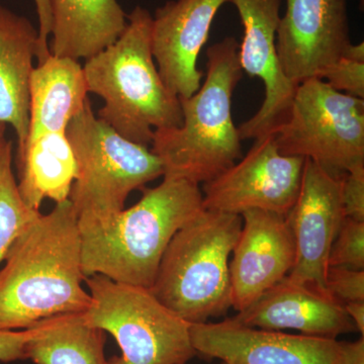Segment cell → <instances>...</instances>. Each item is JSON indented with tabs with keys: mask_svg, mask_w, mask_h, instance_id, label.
Masks as SVG:
<instances>
[{
	"mask_svg": "<svg viewBox=\"0 0 364 364\" xmlns=\"http://www.w3.org/2000/svg\"><path fill=\"white\" fill-rule=\"evenodd\" d=\"M350 44L347 0H287L277 50L282 71L294 85L318 78Z\"/></svg>",
	"mask_w": 364,
	"mask_h": 364,
	"instance_id": "cell-12",
	"label": "cell"
},
{
	"mask_svg": "<svg viewBox=\"0 0 364 364\" xmlns=\"http://www.w3.org/2000/svg\"><path fill=\"white\" fill-rule=\"evenodd\" d=\"M282 0H229L238 11L244 28L238 56L242 70L262 81L265 97L259 111L238 128L241 140L273 133L289 117L298 85L280 66L277 32Z\"/></svg>",
	"mask_w": 364,
	"mask_h": 364,
	"instance_id": "cell-10",
	"label": "cell"
},
{
	"mask_svg": "<svg viewBox=\"0 0 364 364\" xmlns=\"http://www.w3.org/2000/svg\"><path fill=\"white\" fill-rule=\"evenodd\" d=\"M345 218L364 222V162L352 166L341 179Z\"/></svg>",
	"mask_w": 364,
	"mask_h": 364,
	"instance_id": "cell-26",
	"label": "cell"
},
{
	"mask_svg": "<svg viewBox=\"0 0 364 364\" xmlns=\"http://www.w3.org/2000/svg\"><path fill=\"white\" fill-rule=\"evenodd\" d=\"M91 301L85 317L121 348L109 364H186L196 355L191 326L144 287L95 274L85 277Z\"/></svg>",
	"mask_w": 364,
	"mask_h": 364,
	"instance_id": "cell-7",
	"label": "cell"
},
{
	"mask_svg": "<svg viewBox=\"0 0 364 364\" xmlns=\"http://www.w3.org/2000/svg\"><path fill=\"white\" fill-rule=\"evenodd\" d=\"M87 95L82 65L77 60L50 55L35 66L26 143L46 134L66 132L72 117L85 107Z\"/></svg>",
	"mask_w": 364,
	"mask_h": 364,
	"instance_id": "cell-19",
	"label": "cell"
},
{
	"mask_svg": "<svg viewBox=\"0 0 364 364\" xmlns=\"http://www.w3.org/2000/svg\"><path fill=\"white\" fill-rule=\"evenodd\" d=\"M282 155L303 157L336 176L364 162V102L314 77L296 87L289 117L274 132Z\"/></svg>",
	"mask_w": 364,
	"mask_h": 364,
	"instance_id": "cell-8",
	"label": "cell"
},
{
	"mask_svg": "<svg viewBox=\"0 0 364 364\" xmlns=\"http://www.w3.org/2000/svg\"><path fill=\"white\" fill-rule=\"evenodd\" d=\"M28 330L0 329V363H9L23 360Z\"/></svg>",
	"mask_w": 364,
	"mask_h": 364,
	"instance_id": "cell-27",
	"label": "cell"
},
{
	"mask_svg": "<svg viewBox=\"0 0 364 364\" xmlns=\"http://www.w3.org/2000/svg\"><path fill=\"white\" fill-rule=\"evenodd\" d=\"M222 364H227V363H223Z\"/></svg>",
	"mask_w": 364,
	"mask_h": 364,
	"instance_id": "cell-33",
	"label": "cell"
},
{
	"mask_svg": "<svg viewBox=\"0 0 364 364\" xmlns=\"http://www.w3.org/2000/svg\"><path fill=\"white\" fill-rule=\"evenodd\" d=\"M6 124L0 123V149L4 147V144L6 143Z\"/></svg>",
	"mask_w": 364,
	"mask_h": 364,
	"instance_id": "cell-32",
	"label": "cell"
},
{
	"mask_svg": "<svg viewBox=\"0 0 364 364\" xmlns=\"http://www.w3.org/2000/svg\"><path fill=\"white\" fill-rule=\"evenodd\" d=\"M344 309L347 315L353 321L358 332L364 335V301H351L345 304Z\"/></svg>",
	"mask_w": 364,
	"mask_h": 364,
	"instance_id": "cell-30",
	"label": "cell"
},
{
	"mask_svg": "<svg viewBox=\"0 0 364 364\" xmlns=\"http://www.w3.org/2000/svg\"><path fill=\"white\" fill-rule=\"evenodd\" d=\"M52 56L90 59L114 44L128 26L117 0H50Z\"/></svg>",
	"mask_w": 364,
	"mask_h": 364,
	"instance_id": "cell-18",
	"label": "cell"
},
{
	"mask_svg": "<svg viewBox=\"0 0 364 364\" xmlns=\"http://www.w3.org/2000/svg\"><path fill=\"white\" fill-rule=\"evenodd\" d=\"M239 43L225 38L207 51V77L189 97H179L182 124L154 132L152 148L162 163L163 177L205 183L243 157L232 97L243 70Z\"/></svg>",
	"mask_w": 364,
	"mask_h": 364,
	"instance_id": "cell-3",
	"label": "cell"
},
{
	"mask_svg": "<svg viewBox=\"0 0 364 364\" xmlns=\"http://www.w3.org/2000/svg\"><path fill=\"white\" fill-rule=\"evenodd\" d=\"M66 136L77 166L69 200L80 233L109 227L132 191L163 176L159 158L100 119L90 100L69 122Z\"/></svg>",
	"mask_w": 364,
	"mask_h": 364,
	"instance_id": "cell-6",
	"label": "cell"
},
{
	"mask_svg": "<svg viewBox=\"0 0 364 364\" xmlns=\"http://www.w3.org/2000/svg\"><path fill=\"white\" fill-rule=\"evenodd\" d=\"M85 282L80 230L68 198L38 215L9 249L0 267V329L85 313L91 301Z\"/></svg>",
	"mask_w": 364,
	"mask_h": 364,
	"instance_id": "cell-1",
	"label": "cell"
},
{
	"mask_svg": "<svg viewBox=\"0 0 364 364\" xmlns=\"http://www.w3.org/2000/svg\"><path fill=\"white\" fill-rule=\"evenodd\" d=\"M39 51V31L0 4V123L11 124L21 152L30 123L31 79Z\"/></svg>",
	"mask_w": 364,
	"mask_h": 364,
	"instance_id": "cell-17",
	"label": "cell"
},
{
	"mask_svg": "<svg viewBox=\"0 0 364 364\" xmlns=\"http://www.w3.org/2000/svg\"><path fill=\"white\" fill-rule=\"evenodd\" d=\"M186 364H188V363H186Z\"/></svg>",
	"mask_w": 364,
	"mask_h": 364,
	"instance_id": "cell-34",
	"label": "cell"
},
{
	"mask_svg": "<svg viewBox=\"0 0 364 364\" xmlns=\"http://www.w3.org/2000/svg\"><path fill=\"white\" fill-rule=\"evenodd\" d=\"M305 158L279 152L274 134L255 139L251 149L203 186V208L241 215L261 210L287 215L298 198Z\"/></svg>",
	"mask_w": 364,
	"mask_h": 364,
	"instance_id": "cell-9",
	"label": "cell"
},
{
	"mask_svg": "<svg viewBox=\"0 0 364 364\" xmlns=\"http://www.w3.org/2000/svg\"><path fill=\"white\" fill-rule=\"evenodd\" d=\"M196 353L227 364H340L341 342L248 327L227 318L191 324Z\"/></svg>",
	"mask_w": 364,
	"mask_h": 364,
	"instance_id": "cell-13",
	"label": "cell"
},
{
	"mask_svg": "<svg viewBox=\"0 0 364 364\" xmlns=\"http://www.w3.org/2000/svg\"><path fill=\"white\" fill-rule=\"evenodd\" d=\"M329 267L364 270V222L345 218L330 249Z\"/></svg>",
	"mask_w": 364,
	"mask_h": 364,
	"instance_id": "cell-23",
	"label": "cell"
},
{
	"mask_svg": "<svg viewBox=\"0 0 364 364\" xmlns=\"http://www.w3.org/2000/svg\"><path fill=\"white\" fill-rule=\"evenodd\" d=\"M340 364H364V338L355 342H341Z\"/></svg>",
	"mask_w": 364,
	"mask_h": 364,
	"instance_id": "cell-29",
	"label": "cell"
},
{
	"mask_svg": "<svg viewBox=\"0 0 364 364\" xmlns=\"http://www.w3.org/2000/svg\"><path fill=\"white\" fill-rule=\"evenodd\" d=\"M341 179L306 159L298 198L286 215L296 245V260L287 277L325 294L330 249L345 219Z\"/></svg>",
	"mask_w": 364,
	"mask_h": 364,
	"instance_id": "cell-11",
	"label": "cell"
},
{
	"mask_svg": "<svg viewBox=\"0 0 364 364\" xmlns=\"http://www.w3.org/2000/svg\"><path fill=\"white\" fill-rule=\"evenodd\" d=\"M41 214L21 198L13 170V143L0 149V267L14 241Z\"/></svg>",
	"mask_w": 364,
	"mask_h": 364,
	"instance_id": "cell-22",
	"label": "cell"
},
{
	"mask_svg": "<svg viewBox=\"0 0 364 364\" xmlns=\"http://www.w3.org/2000/svg\"><path fill=\"white\" fill-rule=\"evenodd\" d=\"M341 57L352 60V61L361 62L364 63V44L361 42L360 44H351L344 50L343 54Z\"/></svg>",
	"mask_w": 364,
	"mask_h": 364,
	"instance_id": "cell-31",
	"label": "cell"
},
{
	"mask_svg": "<svg viewBox=\"0 0 364 364\" xmlns=\"http://www.w3.org/2000/svg\"><path fill=\"white\" fill-rule=\"evenodd\" d=\"M231 318L248 327L296 330L309 336L331 339L358 332L342 304L330 294L287 277Z\"/></svg>",
	"mask_w": 364,
	"mask_h": 364,
	"instance_id": "cell-16",
	"label": "cell"
},
{
	"mask_svg": "<svg viewBox=\"0 0 364 364\" xmlns=\"http://www.w3.org/2000/svg\"><path fill=\"white\" fill-rule=\"evenodd\" d=\"M325 287L327 293L342 305L364 301V270L329 267Z\"/></svg>",
	"mask_w": 364,
	"mask_h": 364,
	"instance_id": "cell-25",
	"label": "cell"
},
{
	"mask_svg": "<svg viewBox=\"0 0 364 364\" xmlns=\"http://www.w3.org/2000/svg\"><path fill=\"white\" fill-rule=\"evenodd\" d=\"M18 188L26 205L40 210L45 200H68L77 176L75 157L66 132L46 134L26 143L16 154Z\"/></svg>",
	"mask_w": 364,
	"mask_h": 364,
	"instance_id": "cell-20",
	"label": "cell"
},
{
	"mask_svg": "<svg viewBox=\"0 0 364 364\" xmlns=\"http://www.w3.org/2000/svg\"><path fill=\"white\" fill-rule=\"evenodd\" d=\"M39 16V51L37 63L41 64L51 55L49 49V40L52 31V9L50 0H33Z\"/></svg>",
	"mask_w": 364,
	"mask_h": 364,
	"instance_id": "cell-28",
	"label": "cell"
},
{
	"mask_svg": "<svg viewBox=\"0 0 364 364\" xmlns=\"http://www.w3.org/2000/svg\"><path fill=\"white\" fill-rule=\"evenodd\" d=\"M152 23L147 9L135 7L119 39L82 66L88 93L105 100L97 117L124 138L147 147L155 131L182 124L179 97L155 65Z\"/></svg>",
	"mask_w": 364,
	"mask_h": 364,
	"instance_id": "cell-2",
	"label": "cell"
},
{
	"mask_svg": "<svg viewBox=\"0 0 364 364\" xmlns=\"http://www.w3.org/2000/svg\"><path fill=\"white\" fill-rule=\"evenodd\" d=\"M318 78L326 79L328 85L340 92L364 98V63L361 62L340 57L331 65L326 67Z\"/></svg>",
	"mask_w": 364,
	"mask_h": 364,
	"instance_id": "cell-24",
	"label": "cell"
},
{
	"mask_svg": "<svg viewBox=\"0 0 364 364\" xmlns=\"http://www.w3.org/2000/svg\"><path fill=\"white\" fill-rule=\"evenodd\" d=\"M241 217L243 224L229 265L232 308L237 312L287 277L296 260L293 231L286 215L250 210Z\"/></svg>",
	"mask_w": 364,
	"mask_h": 364,
	"instance_id": "cell-14",
	"label": "cell"
},
{
	"mask_svg": "<svg viewBox=\"0 0 364 364\" xmlns=\"http://www.w3.org/2000/svg\"><path fill=\"white\" fill-rule=\"evenodd\" d=\"M142 191L140 200L109 227L80 233L85 277L104 275L150 289L172 237L205 210L198 184L186 179L164 177L156 188Z\"/></svg>",
	"mask_w": 364,
	"mask_h": 364,
	"instance_id": "cell-4",
	"label": "cell"
},
{
	"mask_svg": "<svg viewBox=\"0 0 364 364\" xmlns=\"http://www.w3.org/2000/svg\"><path fill=\"white\" fill-rule=\"evenodd\" d=\"M229 0H171L153 16L152 53L163 82L178 97L200 90L203 76L198 55L208 41L210 26Z\"/></svg>",
	"mask_w": 364,
	"mask_h": 364,
	"instance_id": "cell-15",
	"label": "cell"
},
{
	"mask_svg": "<svg viewBox=\"0 0 364 364\" xmlns=\"http://www.w3.org/2000/svg\"><path fill=\"white\" fill-rule=\"evenodd\" d=\"M26 359L36 364H109L105 332L90 325L85 314L44 318L28 328Z\"/></svg>",
	"mask_w": 364,
	"mask_h": 364,
	"instance_id": "cell-21",
	"label": "cell"
},
{
	"mask_svg": "<svg viewBox=\"0 0 364 364\" xmlns=\"http://www.w3.org/2000/svg\"><path fill=\"white\" fill-rule=\"evenodd\" d=\"M241 215L203 210L172 237L150 291L189 324L207 323L232 306L230 255Z\"/></svg>",
	"mask_w": 364,
	"mask_h": 364,
	"instance_id": "cell-5",
	"label": "cell"
}]
</instances>
